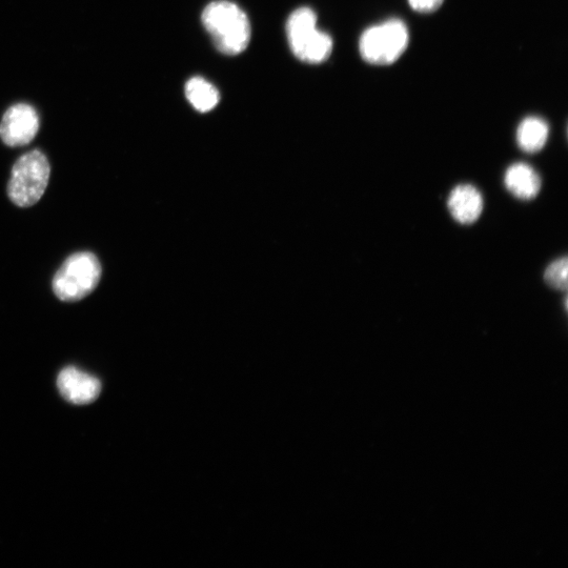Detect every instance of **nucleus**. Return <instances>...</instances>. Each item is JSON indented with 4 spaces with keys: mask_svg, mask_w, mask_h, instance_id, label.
Returning a JSON list of instances; mask_svg holds the SVG:
<instances>
[{
    "mask_svg": "<svg viewBox=\"0 0 568 568\" xmlns=\"http://www.w3.org/2000/svg\"><path fill=\"white\" fill-rule=\"evenodd\" d=\"M201 19L216 49L222 54L238 55L249 47L252 34L250 20L237 5L218 0L207 6Z\"/></svg>",
    "mask_w": 568,
    "mask_h": 568,
    "instance_id": "1",
    "label": "nucleus"
},
{
    "mask_svg": "<svg viewBox=\"0 0 568 568\" xmlns=\"http://www.w3.org/2000/svg\"><path fill=\"white\" fill-rule=\"evenodd\" d=\"M50 175L49 160L42 151L26 153L13 166L8 184L10 200L19 208L34 206L45 194Z\"/></svg>",
    "mask_w": 568,
    "mask_h": 568,
    "instance_id": "2",
    "label": "nucleus"
},
{
    "mask_svg": "<svg viewBox=\"0 0 568 568\" xmlns=\"http://www.w3.org/2000/svg\"><path fill=\"white\" fill-rule=\"evenodd\" d=\"M287 36L292 52L301 62L321 64L332 54L333 39L317 28L316 13L310 8L303 7L291 14Z\"/></svg>",
    "mask_w": 568,
    "mask_h": 568,
    "instance_id": "3",
    "label": "nucleus"
},
{
    "mask_svg": "<svg viewBox=\"0 0 568 568\" xmlns=\"http://www.w3.org/2000/svg\"><path fill=\"white\" fill-rule=\"evenodd\" d=\"M100 262L90 252L71 255L53 279V291L59 300L75 302L89 296L101 278Z\"/></svg>",
    "mask_w": 568,
    "mask_h": 568,
    "instance_id": "4",
    "label": "nucleus"
},
{
    "mask_svg": "<svg viewBox=\"0 0 568 568\" xmlns=\"http://www.w3.org/2000/svg\"><path fill=\"white\" fill-rule=\"evenodd\" d=\"M409 42L407 26L399 19H391L365 30L360 38L359 50L365 62L387 66L397 62L407 50Z\"/></svg>",
    "mask_w": 568,
    "mask_h": 568,
    "instance_id": "5",
    "label": "nucleus"
},
{
    "mask_svg": "<svg viewBox=\"0 0 568 568\" xmlns=\"http://www.w3.org/2000/svg\"><path fill=\"white\" fill-rule=\"evenodd\" d=\"M39 129V118L35 109L19 104L11 107L0 123V138L9 147H23L30 144Z\"/></svg>",
    "mask_w": 568,
    "mask_h": 568,
    "instance_id": "6",
    "label": "nucleus"
},
{
    "mask_svg": "<svg viewBox=\"0 0 568 568\" xmlns=\"http://www.w3.org/2000/svg\"><path fill=\"white\" fill-rule=\"evenodd\" d=\"M57 387L60 394L74 404H89L98 398L101 391L97 378L73 367L60 372Z\"/></svg>",
    "mask_w": 568,
    "mask_h": 568,
    "instance_id": "7",
    "label": "nucleus"
},
{
    "mask_svg": "<svg viewBox=\"0 0 568 568\" xmlns=\"http://www.w3.org/2000/svg\"><path fill=\"white\" fill-rule=\"evenodd\" d=\"M448 207L453 218L462 225H471L478 220L483 211V198L471 185L456 187L448 200Z\"/></svg>",
    "mask_w": 568,
    "mask_h": 568,
    "instance_id": "8",
    "label": "nucleus"
},
{
    "mask_svg": "<svg viewBox=\"0 0 568 568\" xmlns=\"http://www.w3.org/2000/svg\"><path fill=\"white\" fill-rule=\"evenodd\" d=\"M504 184L515 197L524 200L535 198L541 190L540 176L525 164H515L507 169Z\"/></svg>",
    "mask_w": 568,
    "mask_h": 568,
    "instance_id": "9",
    "label": "nucleus"
},
{
    "mask_svg": "<svg viewBox=\"0 0 568 568\" xmlns=\"http://www.w3.org/2000/svg\"><path fill=\"white\" fill-rule=\"evenodd\" d=\"M549 126L538 117H529L522 121L517 131L520 148L527 153L542 150L549 139Z\"/></svg>",
    "mask_w": 568,
    "mask_h": 568,
    "instance_id": "10",
    "label": "nucleus"
},
{
    "mask_svg": "<svg viewBox=\"0 0 568 568\" xmlns=\"http://www.w3.org/2000/svg\"><path fill=\"white\" fill-rule=\"evenodd\" d=\"M186 96L190 104L201 113L212 111L220 100L218 90L208 80L201 77H194L188 81Z\"/></svg>",
    "mask_w": 568,
    "mask_h": 568,
    "instance_id": "11",
    "label": "nucleus"
},
{
    "mask_svg": "<svg viewBox=\"0 0 568 568\" xmlns=\"http://www.w3.org/2000/svg\"><path fill=\"white\" fill-rule=\"evenodd\" d=\"M567 258L557 259L546 269L544 279L550 287L558 291L567 290Z\"/></svg>",
    "mask_w": 568,
    "mask_h": 568,
    "instance_id": "12",
    "label": "nucleus"
},
{
    "mask_svg": "<svg viewBox=\"0 0 568 568\" xmlns=\"http://www.w3.org/2000/svg\"><path fill=\"white\" fill-rule=\"evenodd\" d=\"M444 0H409L410 6L420 13H431L438 10Z\"/></svg>",
    "mask_w": 568,
    "mask_h": 568,
    "instance_id": "13",
    "label": "nucleus"
}]
</instances>
